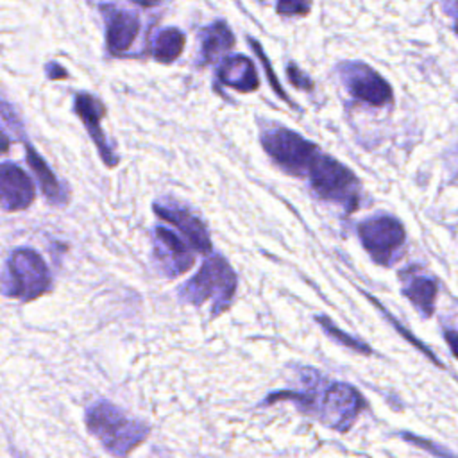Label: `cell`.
I'll return each mask as SVG.
<instances>
[{
  "instance_id": "1",
  "label": "cell",
  "mask_w": 458,
  "mask_h": 458,
  "mask_svg": "<svg viewBox=\"0 0 458 458\" xmlns=\"http://www.w3.org/2000/svg\"><path fill=\"white\" fill-rule=\"evenodd\" d=\"M84 420L88 431L116 458H127L150 433L143 420L129 417L122 408L107 401L93 403L86 410Z\"/></svg>"
},
{
  "instance_id": "2",
  "label": "cell",
  "mask_w": 458,
  "mask_h": 458,
  "mask_svg": "<svg viewBox=\"0 0 458 458\" xmlns=\"http://www.w3.org/2000/svg\"><path fill=\"white\" fill-rule=\"evenodd\" d=\"M238 279L233 267L220 254L204 259L199 272L179 288V299L186 304H211V317L225 311L236 295Z\"/></svg>"
},
{
  "instance_id": "3",
  "label": "cell",
  "mask_w": 458,
  "mask_h": 458,
  "mask_svg": "<svg viewBox=\"0 0 458 458\" xmlns=\"http://www.w3.org/2000/svg\"><path fill=\"white\" fill-rule=\"evenodd\" d=\"M52 288V276L43 258L32 249H16L0 274V292L18 301H32Z\"/></svg>"
},
{
  "instance_id": "4",
  "label": "cell",
  "mask_w": 458,
  "mask_h": 458,
  "mask_svg": "<svg viewBox=\"0 0 458 458\" xmlns=\"http://www.w3.org/2000/svg\"><path fill=\"white\" fill-rule=\"evenodd\" d=\"M306 177L311 190L327 202L340 204L347 213L354 211L360 202V181L351 168L333 159L327 154L318 152L311 161Z\"/></svg>"
},
{
  "instance_id": "5",
  "label": "cell",
  "mask_w": 458,
  "mask_h": 458,
  "mask_svg": "<svg viewBox=\"0 0 458 458\" xmlns=\"http://www.w3.org/2000/svg\"><path fill=\"white\" fill-rule=\"evenodd\" d=\"M261 145L265 152L288 174L295 177H306V172L311 165V161L317 157L320 148L302 138L301 134L284 129L276 127L268 129L261 134Z\"/></svg>"
},
{
  "instance_id": "6",
  "label": "cell",
  "mask_w": 458,
  "mask_h": 458,
  "mask_svg": "<svg viewBox=\"0 0 458 458\" xmlns=\"http://www.w3.org/2000/svg\"><path fill=\"white\" fill-rule=\"evenodd\" d=\"M358 236L369 256L383 267L392 265L406 242L404 225L390 215H376L358 225Z\"/></svg>"
},
{
  "instance_id": "7",
  "label": "cell",
  "mask_w": 458,
  "mask_h": 458,
  "mask_svg": "<svg viewBox=\"0 0 458 458\" xmlns=\"http://www.w3.org/2000/svg\"><path fill=\"white\" fill-rule=\"evenodd\" d=\"M365 408L361 394L347 383H329L317 397L313 415L333 429L347 431Z\"/></svg>"
},
{
  "instance_id": "8",
  "label": "cell",
  "mask_w": 458,
  "mask_h": 458,
  "mask_svg": "<svg viewBox=\"0 0 458 458\" xmlns=\"http://www.w3.org/2000/svg\"><path fill=\"white\" fill-rule=\"evenodd\" d=\"M340 75L349 93L370 106L383 107L392 104L394 91L390 84L365 63H344L340 64Z\"/></svg>"
},
{
  "instance_id": "9",
  "label": "cell",
  "mask_w": 458,
  "mask_h": 458,
  "mask_svg": "<svg viewBox=\"0 0 458 458\" xmlns=\"http://www.w3.org/2000/svg\"><path fill=\"white\" fill-rule=\"evenodd\" d=\"M191 250L193 249L190 247V243L182 236H177L174 231L163 225H157L154 229V236H152L154 259L159 270L166 277L182 276L186 270L193 267L195 254Z\"/></svg>"
},
{
  "instance_id": "10",
  "label": "cell",
  "mask_w": 458,
  "mask_h": 458,
  "mask_svg": "<svg viewBox=\"0 0 458 458\" xmlns=\"http://www.w3.org/2000/svg\"><path fill=\"white\" fill-rule=\"evenodd\" d=\"M100 13L106 27V47L113 55H123L134 45L141 21L132 11L116 7L113 4H102Z\"/></svg>"
},
{
  "instance_id": "11",
  "label": "cell",
  "mask_w": 458,
  "mask_h": 458,
  "mask_svg": "<svg viewBox=\"0 0 458 458\" xmlns=\"http://www.w3.org/2000/svg\"><path fill=\"white\" fill-rule=\"evenodd\" d=\"M73 111L75 114L81 118V122L84 123L89 138L93 140V143L97 145V150L104 161L106 166L113 168L118 165V156L116 152L111 148V145L107 143L106 140V134L102 131V118L106 114V107L104 104L93 97L91 93H86V91H81L75 95V100H73Z\"/></svg>"
},
{
  "instance_id": "12",
  "label": "cell",
  "mask_w": 458,
  "mask_h": 458,
  "mask_svg": "<svg viewBox=\"0 0 458 458\" xmlns=\"http://www.w3.org/2000/svg\"><path fill=\"white\" fill-rule=\"evenodd\" d=\"M154 213L172 224L175 229H179V233L182 234V238L190 243V247L197 252L202 254H209L211 252V238L209 233L204 225V222L193 215L190 209L177 206V204H161L156 202L154 204Z\"/></svg>"
},
{
  "instance_id": "13",
  "label": "cell",
  "mask_w": 458,
  "mask_h": 458,
  "mask_svg": "<svg viewBox=\"0 0 458 458\" xmlns=\"http://www.w3.org/2000/svg\"><path fill=\"white\" fill-rule=\"evenodd\" d=\"M36 197L32 179L14 163L0 165V208L5 211L27 209Z\"/></svg>"
},
{
  "instance_id": "14",
  "label": "cell",
  "mask_w": 458,
  "mask_h": 458,
  "mask_svg": "<svg viewBox=\"0 0 458 458\" xmlns=\"http://www.w3.org/2000/svg\"><path fill=\"white\" fill-rule=\"evenodd\" d=\"M401 283H403L404 297L417 308V311L426 318L431 317L435 311V301L438 292L437 281L424 274L404 270L401 272Z\"/></svg>"
},
{
  "instance_id": "15",
  "label": "cell",
  "mask_w": 458,
  "mask_h": 458,
  "mask_svg": "<svg viewBox=\"0 0 458 458\" xmlns=\"http://www.w3.org/2000/svg\"><path fill=\"white\" fill-rule=\"evenodd\" d=\"M218 79L224 86L233 88L242 93H249L258 89L259 79L252 61L247 55H233L225 57L218 68Z\"/></svg>"
},
{
  "instance_id": "16",
  "label": "cell",
  "mask_w": 458,
  "mask_h": 458,
  "mask_svg": "<svg viewBox=\"0 0 458 458\" xmlns=\"http://www.w3.org/2000/svg\"><path fill=\"white\" fill-rule=\"evenodd\" d=\"M25 147V159L32 170V174L36 175L45 197L48 199V202L52 204H64L68 200V193L66 190L61 186V182L57 181L55 174L52 172V168L47 165V161L36 152V148L30 143H23Z\"/></svg>"
},
{
  "instance_id": "17",
  "label": "cell",
  "mask_w": 458,
  "mask_h": 458,
  "mask_svg": "<svg viewBox=\"0 0 458 458\" xmlns=\"http://www.w3.org/2000/svg\"><path fill=\"white\" fill-rule=\"evenodd\" d=\"M234 45V34L225 21H215L200 30V63L209 64Z\"/></svg>"
},
{
  "instance_id": "18",
  "label": "cell",
  "mask_w": 458,
  "mask_h": 458,
  "mask_svg": "<svg viewBox=\"0 0 458 458\" xmlns=\"http://www.w3.org/2000/svg\"><path fill=\"white\" fill-rule=\"evenodd\" d=\"M184 34L175 27L161 29L152 43V57L159 63H172L175 61L182 48H184Z\"/></svg>"
},
{
  "instance_id": "19",
  "label": "cell",
  "mask_w": 458,
  "mask_h": 458,
  "mask_svg": "<svg viewBox=\"0 0 458 458\" xmlns=\"http://www.w3.org/2000/svg\"><path fill=\"white\" fill-rule=\"evenodd\" d=\"M315 320H317L318 326H320L335 342H338L340 345H344V347H347V349H351V351L361 352V354H370V352H372V349H370L365 342H361V340H358V338H354V336L344 333L340 327H336V326L331 322V318H327V317H324V315H318V317H315Z\"/></svg>"
},
{
  "instance_id": "20",
  "label": "cell",
  "mask_w": 458,
  "mask_h": 458,
  "mask_svg": "<svg viewBox=\"0 0 458 458\" xmlns=\"http://www.w3.org/2000/svg\"><path fill=\"white\" fill-rule=\"evenodd\" d=\"M365 297H367V299H369V301H370V302H372V304H374V306H376V308L385 315V318H386V320H388V322H390V324H392V326H394V327H395V329H397V331H399L406 340H410V344H411V345H415L420 352H424L431 363H435V365H437V367H440V369L444 367V363H442V361H440V360H438V358L429 351V347H428V345H424L422 342H419L417 338H413V335H411L410 331H406V329L399 324V320H397V318H394V317L385 310V306H383L381 302H377V301H376L369 292H365Z\"/></svg>"
},
{
  "instance_id": "21",
  "label": "cell",
  "mask_w": 458,
  "mask_h": 458,
  "mask_svg": "<svg viewBox=\"0 0 458 458\" xmlns=\"http://www.w3.org/2000/svg\"><path fill=\"white\" fill-rule=\"evenodd\" d=\"M401 437H403L406 442H410V444H413V445H417V447H422V449H426L428 453H431V454H435V456H438V458H458V456L453 454L449 449H445V447H442V445H438V444H435V442H431V440H428V438H424V437H417V435L408 433V431H401Z\"/></svg>"
},
{
  "instance_id": "22",
  "label": "cell",
  "mask_w": 458,
  "mask_h": 458,
  "mask_svg": "<svg viewBox=\"0 0 458 458\" xmlns=\"http://www.w3.org/2000/svg\"><path fill=\"white\" fill-rule=\"evenodd\" d=\"M247 41H249V45L254 48V52H256V55L259 57V61H261V64H263V68L267 70V77H268V81H270V84H272V88H274V91L283 98V100H286L288 102V95L284 93V89L281 88V84H279V81L276 79V75H274V70H272V66H270V63H268V59H267V54L263 52V48L259 47V43L254 39V38H250V36H247Z\"/></svg>"
},
{
  "instance_id": "23",
  "label": "cell",
  "mask_w": 458,
  "mask_h": 458,
  "mask_svg": "<svg viewBox=\"0 0 458 458\" xmlns=\"http://www.w3.org/2000/svg\"><path fill=\"white\" fill-rule=\"evenodd\" d=\"M311 0H277L276 11L283 16H306L310 14Z\"/></svg>"
},
{
  "instance_id": "24",
  "label": "cell",
  "mask_w": 458,
  "mask_h": 458,
  "mask_svg": "<svg viewBox=\"0 0 458 458\" xmlns=\"http://www.w3.org/2000/svg\"><path fill=\"white\" fill-rule=\"evenodd\" d=\"M286 73H288V79H290V82H292L293 86H297V88H301V89H311V88H313L311 79H310L308 75H304V73L299 70V66H297L295 63H290V64H288Z\"/></svg>"
},
{
  "instance_id": "25",
  "label": "cell",
  "mask_w": 458,
  "mask_h": 458,
  "mask_svg": "<svg viewBox=\"0 0 458 458\" xmlns=\"http://www.w3.org/2000/svg\"><path fill=\"white\" fill-rule=\"evenodd\" d=\"M45 70H47V75H48V79H52V81H55V79H66L68 77V72L61 66V64H57V63H47L45 64Z\"/></svg>"
},
{
  "instance_id": "26",
  "label": "cell",
  "mask_w": 458,
  "mask_h": 458,
  "mask_svg": "<svg viewBox=\"0 0 458 458\" xmlns=\"http://www.w3.org/2000/svg\"><path fill=\"white\" fill-rule=\"evenodd\" d=\"M444 338H445L447 345L451 347L454 358L458 360V331L456 329H444Z\"/></svg>"
},
{
  "instance_id": "27",
  "label": "cell",
  "mask_w": 458,
  "mask_h": 458,
  "mask_svg": "<svg viewBox=\"0 0 458 458\" xmlns=\"http://www.w3.org/2000/svg\"><path fill=\"white\" fill-rule=\"evenodd\" d=\"M9 147H11V140H9V138H7V134L0 129V156L7 154Z\"/></svg>"
},
{
  "instance_id": "28",
  "label": "cell",
  "mask_w": 458,
  "mask_h": 458,
  "mask_svg": "<svg viewBox=\"0 0 458 458\" xmlns=\"http://www.w3.org/2000/svg\"><path fill=\"white\" fill-rule=\"evenodd\" d=\"M451 16L454 18V30L458 32V0H454L453 4H451Z\"/></svg>"
},
{
  "instance_id": "29",
  "label": "cell",
  "mask_w": 458,
  "mask_h": 458,
  "mask_svg": "<svg viewBox=\"0 0 458 458\" xmlns=\"http://www.w3.org/2000/svg\"><path fill=\"white\" fill-rule=\"evenodd\" d=\"M131 2L140 4V5H143V7H150V5H156L159 0H131Z\"/></svg>"
}]
</instances>
